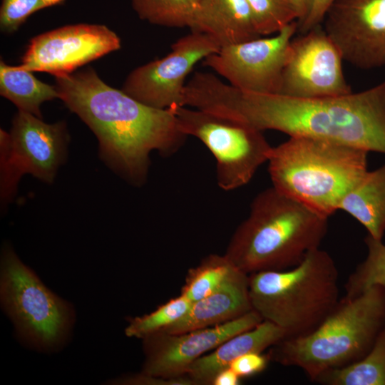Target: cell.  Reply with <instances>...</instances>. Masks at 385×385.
I'll return each mask as SVG.
<instances>
[{
	"label": "cell",
	"mask_w": 385,
	"mask_h": 385,
	"mask_svg": "<svg viewBox=\"0 0 385 385\" xmlns=\"http://www.w3.org/2000/svg\"><path fill=\"white\" fill-rule=\"evenodd\" d=\"M270 359L268 354H262L260 352H251L245 354L235 361L230 365L238 376L246 378L254 376L263 371Z\"/></svg>",
	"instance_id": "83f0119b"
},
{
	"label": "cell",
	"mask_w": 385,
	"mask_h": 385,
	"mask_svg": "<svg viewBox=\"0 0 385 385\" xmlns=\"http://www.w3.org/2000/svg\"><path fill=\"white\" fill-rule=\"evenodd\" d=\"M297 30L296 21L272 37L222 46L202 63L240 90L277 93L289 46Z\"/></svg>",
	"instance_id": "7c38bea8"
},
{
	"label": "cell",
	"mask_w": 385,
	"mask_h": 385,
	"mask_svg": "<svg viewBox=\"0 0 385 385\" xmlns=\"http://www.w3.org/2000/svg\"><path fill=\"white\" fill-rule=\"evenodd\" d=\"M182 131L205 145L216 159L217 182L226 191L247 184L267 162L272 146L262 131L242 123L186 106L170 108Z\"/></svg>",
	"instance_id": "52a82bcc"
},
{
	"label": "cell",
	"mask_w": 385,
	"mask_h": 385,
	"mask_svg": "<svg viewBox=\"0 0 385 385\" xmlns=\"http://www.w3.org/2000/svg\"><path fill=\"white\" fill-rule=\"evenodd\" d=\"M368 153L326 139L289 136L272 148L268 171L274 188L328 218L367 172Z\"/></svg>",
	"instance_id": "277c9868"
},
{
	"label": "cell",
	"mask_w": 385,
	"mask_h": 385,
	"mask_svg": "<svg viewBox=\"0 0 385 385\" xmlns=\"http://www.w3.org/2000/svg\"><path fill=\"white\" fill-rule=\"evenodd\" d=\"M360 222L368 235L382 240L385 232V165L365 173L339 205Z\"/></svg>",
	"instance_id": "d6986e66"
},
{
	"label": "cell",
	"mask_w": 385,
	"mask_h": 385,
	"mask_svg": "<svg viewBox=\"0 0 385 385\" xmlns=\"http://www.w3.org/2000/svg\"><path fill=\"white\" fill-rule=\"evenodd\" d=\"M385 327V287L344 297L312 332L270 347V360L302 369L313 381L364 357Z\"/></svg>",
	"instance_id": "5b68a950"
},
{
	"label": "cell",
	"mask_w": 385,
	"mask_h": 385,
	"mask_svg": "<svg viewBox=\"0 0 385 385\" xmlns=\"http://www.w3.org/2000/svg\"><path fill=\"white\" fill-rule=\"evenodd\" d=\"M0 94L18 108L42 118L40 107L46 101L58 98L56 86L37 79L32 72L19 66L0 61Z\"/></svg>",
	"instance_id": "ffe728a7"
},
{
	"label": "cell",
	"mask_w": 385,
	"mask_h": 385,
	"mask_svg": "<svg viewBox=\"0 0 385 385\" xmlns=\"http://www.w3.org/2000/svg\"><path fill=\"white\" fill-rule=\"evenodd\" d=\"M195 105L261 131L322 138L385 154V81L357 93L300 98L242 91L210 73L197 87Z\"/></svg>",
	"instance_id": "6da1fadb"
},
{
	"label": "cell",
	"mask_w": 385,
	"mask_h": 385,
	"mask_svg": "<svg viewBox=\"0 0 385 385\" xmlns=\"http://www.w3.org/2000/svg\"><path fill=\"white\" fill-rule=\"evenodd\" d=\"M191 31L209 35L220 47L260 36L247 0H197Z\"/></svg>",
	"instance_id": "ac0fdd59"
},
{
	"label": "cell",
	"mask_w": 385,
	"mask_h": 385,
	"mask_svg": "<svg viewBox=\"0 0 385 385\" xmlns=\"http://www.w3.org/2000/svg\"><path fill=\"white\" fill-rule=\"evenodd\" d=\"M191 304L192 302L180 294L149 314L130 319L125 334L128 337L143 339L163 331L181 319Z\"/></svg>",
	"instance_id": "d4e9b609"
},
{
	"label": "cell",
	"mask_w": 385,
	"mask_h": 385,
	"mask_svg": "<svg viewBox=\"0 0 385 385\" xmlns=\"http://www.w3.org/2000/svg\"><path fill=\"white\" fill-rule=\"evenodd\" d=\"M120 48V38L105 25H67L32 38L20 66L57 77Z\"/></svg>",
	"instance_id": "4fadbf2b"
},
{
	"label": "cell",
	"mask_w": 385,
	"mask_h": 385,
	"mask_svg": "<svg viewBox=\"0 0 385 385\" xmlns=\"http://www.w3.org/2000/svg\"><path fill=\"white\" fill-rule=\"evenodd\" d=\"M323 23L344 61L361 69L385 66V0H336Z\"/></svg>",
	"instance_id": "5bb4252c"
},
{
	"label": "cell",
	"mask_w": 385,
	"mask_h": 385,
	"mask_svg": "<svg viewBox=\"0 0 385 385\" xmlns=\"http://www.w3.org/2000/svg\"><path fill=\"white\" fill-rule=\"evenodd\" d=\"M237 270L225 254L208 255L188 271L180 294L192 302L197 301L216 290Z\"/></svg>",
	"instance_id": "7402d4cb"
},
{
	"label": "cell",
	"mask_w": 385,
	"mask_h": 385,
	"mask_svg": "<svg viewBox=\"0 0 385 385\" xmlns=\"http://www.w3.org/2000/svg\"><path fill=\"white\" fill-rule=\"evenodd\" d=\"M240 381L238 375L228 367L216 374L211 385H238Z\"/></svg>",
	"instance_id": "4dcf8cb0"
},
{
	"label": "cell",
	"mask_w": 385,
	"mask_h": 385,
	"mask_svg": "<svg viewBox=\"0 0 385 385\" xmlns=\"http://www.w3.org/2000/svg\"><path fill=\"white\" fill-rule=\"evenodd\" d=\"M65 0H1L0 27L3 32L16 31L29 16L39 10L62 4Z\"/></svg>",
	"instance_id": "4316f807"
},
{
	"label": "cell",
	"mask_w": 385,
	"mask_h": 385,
	"mask_svg": "<svg viewBox=\"0 0 385 385\" xmlns=\"http://www.w3.org/2000/svg\"><path fill=\"white\" fill-rule=\"evenodd\" d=\"M117 384L128 385H195L188 376L173 378H162L143 373L120 377L115 381Z\"/></svg>",
	"instance_id": "f1b7e54d"
},
{
	"label": "cell",
	"mask_w": 385,
	"mask_h": 385,
	"mask_svg": "<svg viewBox=\"0 0 385 385\" xmlns=\"http://www.w3.org/2000/svg\"><path fill=\"white\" fill-rule=\"evenodd\" d=\"M343 61L339 48L321 24L293 37L277 94L317 98L351 93L343 73Z\"/></svg>",
	"instance_id": "30bf717a"
},
{
	"label": "cell",
	"mask_w": 385,
	"mask_h": 385,
	"mask_svg": "<svg viewBox=\"0 0 385 385\" xmlns=\"http://www.w3.org/2000/svg\"><path fill=\"white\" fill-rule=\"evenodd\" d=\"M336 0H312L310 10L300 24L298 30L304 34L315 26L320 25L331 6Z\"/></svg>",
	"instance_id": "f546056e"
},
{
	"label": "cell",
	"mask_w": 385,
	"mask_h": 385,
	"mask_svg": "<svg viewBox=\"0 0 385 385\" xmlns=\"http://www.w3.org/2000/svg\"><path fill=\"white\" fill-rule=\"evenodd\" d=\"M299 14L298 24L307 16L312 5V0H293Z\"/></svg>",
	"instance_id": "1f68e13d"
},
{
	"label": "cell",
	"mask_w": 385,
	"mask_h": 385,
	"mask_svg": "<svg viewBox=\"0 0 385 385\" xmlns=\"http://www.w3.org/2000/svg\"><path fill=\"white\" fill-rule=\"evenodd\" d=\"M133 9L142 20L150 24L192 29L197 0H130Z\"/></svg>",
	"instance_id": "603a6c76"
},
{
	"label": "cell",
	"mask_w": 385,
	"mask_h": 385,
	"mask_svg": "<svg viewBox=\"0 0 385 385\" xmlns=\"http://www.w3.org/2000/svg\"><path fill=\"white\" fill-rule=\"evenodd\" d=\"M315 381L328 385H385V327L364 357L328 371Z\"/></svg>",
	"instance_id": "44dd1931"
},
{
	"label": "cell",
	"mask_w": 385,
	"mask_h": 385,
	"mask_svg": "<svg viewBox=\"0 0 385 385\" xmlns=\"http://www.w3.org/2000/svg\"><path fill=\"white\" fill-rule=\"evenodd\" d=\"M285 337L280 327L262 320L252 329L227 339L209 354L198 358L190 365L187 375L195 385H211L216 374L240 356L251 352L262 353Z\"/></svg>",
	"instance_id": "e0dca14e"
},
{
	"label": "cell",
	"mask_w": 385,
	"mask_h": 385,
	"mask_svg": "<svg viewBox=\"0 0 385 385\" xmlns=\"http://www.w3.org/2000/svg\"><path fill=\"white\" fill-rule=\"evenodd\" d=\"M247 1L260 36L277 34L291 23L299 21V14L293 0Z\"/></svg>",
	"instance_id": "484cf974"
},
{
	"label": "cell",
	"mask_w": 385,
	"mask_h": 385,
	"mask_svg": "<svg viewBox=\"0 0 385 385\" xmlns=\"http://www.w3.org/2000/svg\"><path fill=\"white\" fill-rule=\"evenodd\" d=\"M55 80L58 98L96 136L101 159L134 185L146 180L153 151L173 154L188 137L172 110L148 106L109 86L91 68Z\"/></svg>",
	"instance_id": "7a4b0ae2"
},
{
	"label": "cell",
	"mask_w": 385,
	"mask_h": 385,
	"mask_svg": "<svg viewBox=\"0 0 385 385\" xmlns=\"http://www.w3.org/2000/svg\"><path fill=\"white\" fill-rule=\"evenodd\" d=\"M327 226V217L272 186L253 199L225 255L247 274L287 270L319 247Z\"/></svg>",
	"instance_id": "3957f363"
},
{
	"label": "cell",
	"mask_w": 385,
	"mask_h": 385,
	"mask_svg": "<svg viewBox=\"0 0 385 385\" xmlns=\"http://www.w3.org/2000/svg\"><path fill=\"white\" fill-rule=\"evenodd\" d=\"M364 242L368 252L349 276L346 284V297H352L373 286L385 287V245L367 235Z\"/></svg>",
	"instance_id": "cb8c5ba5"
},
{
	"label": "cell",
	"mask_w": 385,
	"mask_h": 385,
	"mask_svg": "<svg viewBox=\"0 0 385 385\" xmlns=\"http://www.w3.org/2000/svg\"><path fill=\"white\" fill-rule=\"evenodd\" d=\"M248 289L252 309L285 338L314 330L339 301L337 268L319 247L292 268L248 274Z\"/></svg>",
	"instance_id": "8992f818"
},
{
	"label": "cell",
	"mask_w": 385,
	"mask_h": 385,
	"mask_svg": "<svg viewBox=\"0 0 385 385\" xmlns=\"http://www.w3.org/2000/svg\"><path fill=\"white\" fill-rule=\"evenodd\" d=\"M248 274L237 270L207 296L192 302L188 312L165 330L180 334L223 324L251 311Z\"/></svg>",
	"instance_id": "2e32d148"
},
{
	"label": "cell",
	"mask_w": 385,
	"mask_h": 385,
	"mask_svg": "<svg viewBox=\"0 0 385 385\" xmlns=\"http://www.w3.org/2000/svg\"><path fill=\"white\" fill-rule=\"evenodd\" d=\"M262 318L252 309L232 321L180 334L159 332L143 339L142 373L162 378L187 375L190 365L227 339L252 329Z\"/></svg>",
	"instance_id": "9a60e30c"
},
{
	"label": "cell",
	"mask_w": 385,
	"mask_h": 385,
	"mask_svg": "<svg viewBox=\"0 0 385 385\" xmlns=\"http://www.w3.org/2000/svg\"><path fill=\"white\" fill-rule=\"evenodd\" d=\"M1 301L19 332L34 344L53 346L69 327L71 311L9 246L1 259Z\"/></svg>",
	"instance_id": "ba28073f"
},
{
	"label": "cell",
	"mask_w": 385,
	"mask_h": 385,
	"mask_svg": "<svg viewBox=\"0 0 385 385\" xmlns=\"http://www.w3.org/2000/svg\"><path fill=\"white\" fill-rule=\"evenodd\" d=\"M69 141L64 121L46 123L33 114L19 111L10 133L0 130V168L10 181L19 183L24 174L53 182L64 163Z\"/></svg>",
	"instance_id": "9c48e42d"
},
{
	"label": "cell",
	"mask_w": 385,
	"mask_h": 385,
	"mask_svg": "<svg viewBox=\"0 0 385 385\" xmlns=\"http://www.w3.org/2000/svg\"><path fill=\"white\" fill-rule=\"evenodd\" d=\"M220 48L209 35L192 31L173 43L171 51L165 56L131 71L121 90L155 108L184 106L186 77L197 62Z\"/></svg>",
	"instance_id": "8fae6325"
}]
</instances>
